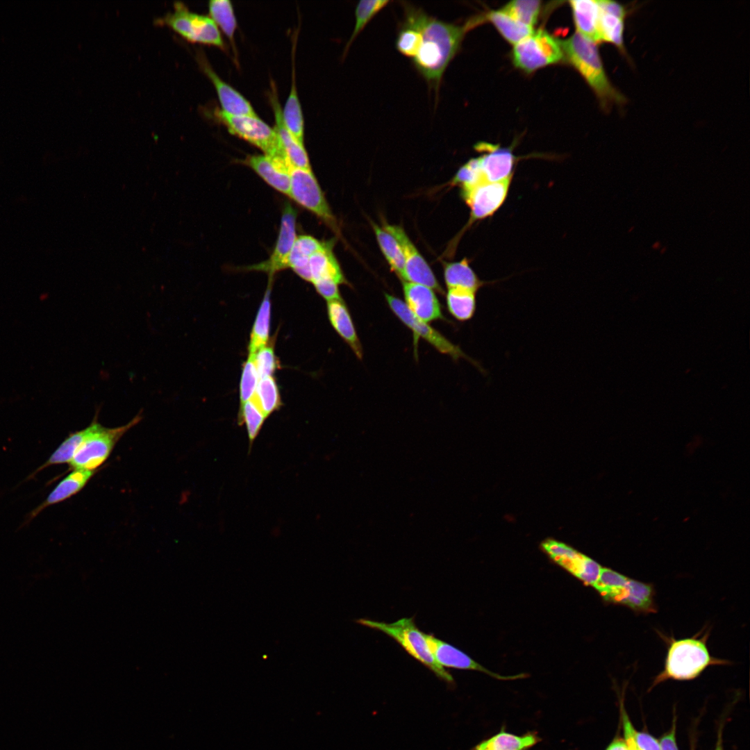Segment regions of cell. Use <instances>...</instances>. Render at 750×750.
<instances>
[{"mask_svg": "<svg viewBox=\"0 0 750 750\" xmlns=\"http://www.w3.org/2000/svg\"><path fill=\"white\" fill-rule=\"evenodd\" d=\"M626 17L625 15L615 13L599 6V32L601 42L611 43L623 54L626 53L624 42Z\"/></svg>", "mask_w": 750, "mask_h": 750, "instance_id": "28", "label": "cell"}, {"mask_svg": "<svg viewBox=\"0 0 750 750\" xmlns=\"http://www.w3.org/2000/svg\"><path fill=\"white\" fill-rule=\"evenodd\" d=\"M444 277L448 289L462 288L475 292L485 285L494 282L481 280L466 258L460 261L445 263Z\"/></svg>", "mask_w": 750, "mask_h": 750, "instance_id": "25", "label": "cell"}, {"mask_svg": "<svg viewBox=\"0 0 750 750\" xmlns=\"http://www.w3.org/2000/svg\"><path fill=\"white\" fill-rule=\"evenodd\" d=\"M98 470L73 469L49 494L45 501L35 508L28 518L32 519L47 507L67 500L79 492Z\"/></svg>", "mask_w": 750, "mask_h": 750, "instance_id": "21", "label": "cell"}, {"mask_svg": "<svg viewBox=\"0 0 750 750\" xmlns=\"http://www.w3.org/2000/svg\"><path fill=\"white\" fill-rule=\"evenodd\" d=\"M719 740H718L717 745L716 747L715 750H723L722 747V743H721V738H719Z\"/></svg>", "mask_w": 750, "mask_h": 750, "instance_id": "51", "label": "cell"}, {"mask_svg": "<svg viewBox=\"0 0 750 750\" xmlns=\"http://www.w3.org/2000/svg\"><path fill=\"white\" fill-rule=\"evenodd\" d=\"M512 178L497 182L484 181L461 196L470 208L469 224L492 216L504 203Z\"/></svg>", "mask_w": 750, "mask_h": 750, "instance_id": "12", "label": "cell"}, {"mask_svg": "<svg viewBox=\"0 0 750 750\" xmlns=\"http://www.w3.org/2000/svg\"><path fill=\"white\" fill-rule=\"evenodd\" d=\"M485 180L478 158H472L459 168L451 184L458 185L461 192L474 188Z\"/></svg>", "mask_w": 750, "mask_h": 750, "instance_id": "41", "label": "cell"}, {"mask_svg": "<svg viewBox=\"0 0 750 750\" xmlns=\"http://www.w3.org/2000/svg\"><path fill=\"white\" fill-rule=\"evenodd\" d=\"M269 283L250 335L249 355L251 356L254 355L259 349L266 346L269 339L271 313V282L269 281Z\"/></svg>", "mask_w": 750, "mask_h": 750, "instance_id": "29", "label": "cell"}, {"mask_svg": "<svg viewBox=\"0 0 750 750\" xmlns=\"http://www.w3.org/2000/svg\"><path fill=\"white\" fill-rule=\"evenodd\" d=\"M561 42L544 30L533 31L514 45V65L526 73L556 64L564 58Z\"/></svg>", "mask_w": 750, "mask_h": 750, "instance_id": "7", "label": "cell"}, {"mask_svg": "<svg viewBox=\"0 0 750 750\" xmlns=\"http://www.w3.org/2000/svg\"><path fill=\"white\" fill-rule=\"evenodd\" d=\"M379 247L387 260L391 270L403 281L405 262L402 249L396 238L376 224H372Z\"/></svg>", "mask_w": 750, "mask_h": 750, "instance_id": "32", "label": "cell"}, {"mask_svg": "<svg viewBox=\"0 0 750 750\" xmlns=\"http://www.w3.org/2000/svg\"><path fill=\"white\" fill-rule=\"evenodd\" d=\"M252 399L266 417L281 405L278 388L272 376L260 378Z\"/></svg>", "mask_w": 750, "mask_h": 750, "instance_id": "35", "label": "cell"}, {"mask_svg": "<svg viewBox=\"0 0 750 750\" xmlns=\"http://www.w3.org/2000/svg\"><path fill=\"white\" fill-rule=\"evenodd\" d=\"M269 99L274 111L275 127L286 155L296 168L311 171L309 158L304 145L300 144L287 128L282 117V108L278 101L276 88L272 84Z\"/></svg>", "mask_w": 750, "mask_h": 750, "instance_id": "19", "label": "cell"}, {"mask_svg": "<svg viewBox=\"0 0 750 750\" xmlns=\"http://www.w3.org/2000/svg\"><path fill=\"white\" fill-rule=\"evenodd\" d=\"M446 303L452 317L460 322L468 321L476 310V292L462 288L448 289Z\"/></svg>", "mask_w": 750, "mask_h": 750, "instance_id": "31", "label": "cell"}, {"mask_svg": "<svg viewBox=\"0 0 750 750\" xmlns=\"http://www.w3.org/2000/svg\"><path fill=\"white\" fill-rule=\"evenodd\" d=\"M333 246L332 241L326 242L322 249L316 251L309 258L312 283L322 279L333 280L338 285L347 283L340 265L333 253Z\"/></svg>", "mask_w": 750, "mask_h": 750, "instance_id": "23", "label": "cell"}, {"mask_svg": "<svg viewBox=\"0 0 750 750\" xmlns=\"http://www.w3.org/2000/svg\"><path fill=\"white\" fill-rule=\"evenodd\" d=\"M157 23L171 27L190 42L224 48L218 26L210 17L190 11L182 2H175L174 11L158 19Z\"/></svg>", "mask_w": 750, "mask_h": 750, "instance_id": "9", "label": "cell"}, {"mask_svg": "<svg viewBox=\"0 0 750 750\" xmlns=\"http://www.w3.org/2000/svg\"><path fill=\"white\" fill-rule=\"evenodd\" d=\"M260 376L257 372L253 358L249 355L244 365L240 384V398L241 404L250 400L255 394Z\"/></svg>", "mask_w": 750, "mask_h": 750, "instance_id": "43", "label": "cell"}, {"mask_svg": "<svg viewBox=\"0 0 750 750\" xmlns=\"http://www.w3.org/2000/svg\"><path fill=\"white\" fill-rule=\"evenodd\" d=\"M708 633L702 638H672L662 672L655 683L664 680H691L697 677L708 666L727 664V660L712 657L707 647Z\"/></svg>", "mask_w": 750, "mask_h": 750, "instance_id": "3", "label": "cell"}, {"mask_svg": "<svg viewBox=\"0 0 750 750\" xmlns=\"http://www.w3.org/2000/svg\"><path fill=\"white\" fill-rule=\"evenodd\" d=\"M541 2L535 0H515L506 3L501 10L515 19L531 27L538 21Z\"/></svg>", "mask_w": 750, "mask_h": 750, "instance_id": "40", "label": "cell"}, {"mask_svg": "<svg viewBox=\"0 0 750 750\" xmlns=\"http://www.w3.org/2000/svg\"><path fill=\"white\" fill-rule=\"evenodd\" d=\"M404 11L405 18L397 35L396 47L400 53L413 58L420 47L422 35L412 15L406 9Z\"/></svg>", "mask_w": 750, "mask_h": 750, "instance_id": "34", "label": "cell"}, {"mask_svg": "<svg viewBox=\"0 0 750 750\" xmlns=\"http://www.w3.org/2000/svg\"><path fill=\"white\" fill-rule=\"evenodd\" d=\"M624 606L638 613L656 612L657 609L653 585L631 578L629 593Z\"/></svg>", "mask_w": 750, "mask_h": 750, "instance_id": "33", "label": "cell"}, {"mask_svg": "<svg viewBox=\"0 0 750 750\" xmlns=\"http://www.w3.org/2000/svg\"><path fill=\"white\" fill-rule=\"evenodd\" d=\"M569 4L577 33L596 44L599 43L598 1L574 0Z\"/></svg>", "mask_w": 750, "mask_h": 750, "instance_id": "22", "label": "cell"}, {"mask_svg": "<svg viewBox=\"0 0 750 750\" xmlns=\"http://www.w3.org/2000/svg\"><path fill=\"white\" fill-rule=\"evenodd\" d=\"M327 313L328 319L338 334L350 347L357 358L362 359V345L349 311L342 298L327 302Z\"/></svg>", "mask_w": 750, "mask_h": 750, "instance_id": "20", "label": "cell"}, {"mask_svg": "<svg viewBox=\"0 0 750 750\" xmlns=\"http://www.w3.org/2000/svg\"><path fill=\"white\" fill-rule=\"evenodd\" d=\"M142 419V411H140L126 424L108 428L98 422L96 415L91 424L86 427L85 440L69 463L71 469L98 470L97 468L108 459L117 442Z\"/></svg>", "mask_w": 750, "mask_h": 750, "instance_id": "5", "label": "cell"}, {"mask_svg": "<svg viewBox=\"0 0 750 750\" xmlns=\"http://www.w3.org/2000/svg\"><path fill=\"white\" fill-rule=\"evenodd\" d=\"M385 300L392 312L413 333L415 351L420 338L428 342L439 352L449 356L453 360L465 359L476 367L481 372L484 369L478 361L468 356L459 346L453 344L442 334L417 317L400 299L385 293Z\"/></svg>", "mask_w": 750, "mask_h": 750, "instance_id": "8", "label": "cell"}, {"mask_svg": "<svg viewBox=\"0 0 750 750\" xmlns=\"http://www.w3.org/2000/svg\"><path fill=\"white\" fill-rule=\"evenodd\" d=\"M240 162L251 167L273 188L289 195L290 171L293 167L290 160L274 159L266 155H252Z\"/></svg>", "mask_w": 750, "mask_h": 750, "instance_id": "15", "label": "cell"}, {"mask_svg": "<svg viewBox=\"0 0 750 750\" xmlns=\"http://www.w3.org/2000/svg\"><path fill=\"white\" fill-rule=\"evenodd\" d=\"M87 428L70 433L52 453L49 459L32 474V476L47 467L69 463L76 449L85 440Z\"/></svg>", "mask_w": 750, "mask_h": 750, "instance_id": "36", "label": "cell"}, {"mask_svg": "<svg viewBox=\"0 0 750 750\" xmlns=\"http://www.w3.org/2000/svg\"><path fill=\"white\" fill-rule=\"evenodd\" d=\"M622 719L623 723L624 741L628 750H639L637 747L630 732V726L632 724L626 710L622 707Z\"/></svg>", "mask_w": 750, "mask_h": 750, "instance_id": "48", "label": "cell"}, {"mask_svg": "<svg viewBox=\"0 0 750 750\" xmlns=\"http://www.w3.org/2000/svg\"><path fill=\"white\" fill-rule=\"evenodd\" d=\"M390 1L388 0H363L360 1L355 10L356 23L352 34L347 44L344 51H347L353 41L357 38L365 26L384 8Z\"/></svg>", "mask_w": 750, "mask_h": 750, "instance_id": "39", "label": "cell"}, {"mask_svg": "<svg viewBox=\"0 0 750 750\" xmlns=\"http://www.w3.org/2000/svg\"><path fill=\"white\" fill-rule=\"evenodd\" d=\"M588 585L593 586L598 580L601 565L592 558L581 554L560 565Z\"/></svg>", "mask_w": 750, "mask_h": 750, "instance_id": "38", "label": "cell"}, {"mask_svg": "<svg viewBox=\"0 0 750 750\" xmlns=\"http://www.w3.org/2000/svg\"><path fill=\"white\" fill-rule=\"evenodd\" d=\"M294 69L293 67L291 88L284 108L282 109V117L289 131L300 144L303 145L304 121L297 94Z\"/></svg>", "mask_w": 750, "mask_h": 750, "instance_id": "30", "label": "cell"}, {"mask_svg": "<svg viewBox=\"0 0 750 750\" xmlns=\"http://www.w3.org/2000/svg\"><path fill=\"white\" fill-rule=\"evenodd\" d=\"M358 624L379 631L394 639L411 656L432 671L440 679L453 685L452 676L435 660L425 633L416 626L414 618H401L392 623L359 619Z\"/></svg>", "mask_w": 750, "mask_h": 750, "instance_id": "4", "label": "cell"}, {"mask_svg": "<svg viewBox=\"0 0 750 750\" xmlns=\"http://www.w3.org/2000/svg\"><path fill=\"white\" fill-rule=\"evenodd\" d=\"M418 24L422 35L420 47L412 62L435 90L439 88L443 74L460 49L466 33L482 22L473 17L462 25L447 23L427 15L421 8L405 4Z\"/></svg>", "mask_w": 750, "mask_h": 750, "instance_id": "1", "label": "cell"}, {"mask_svg": "<svg viewBox=\"0 0 750 750\" xmlns=\"http://www.w3.org/2000/svg\"><path fill=\"white\" fill-rule=\"evenodd\" d=\"M540 741L536 733L517 735L502 730L478 743L472 750H528Z\"/></svg>", "mask_w": 750, "mask_h": 750, "instance_id": "26", "label": "cell"}, {"mask_svg": "<svg viewBox=\"0 0 750 750\" xmlns=\"http://www.w3.org/2000/svg\"><path fill=\"white\" fill-rule=\"evenodd\" d=\"M475 149L483 154L478 157L485 178L488 182H497L512 178L517 158L510 148L488 142H479Z\"/></svg>", "mask_w": 750, "mask_h": 750, "instance_id": "14", "label": "cell"}, {"mask_svg": "<svg viewBox=\"0 0 750 750\" xmlns=\"http://www.w3.org/2000/svg\"><path fill=\"white\" fill-rule=\"evenodd\" d=\"M484 17L495 26L505 40L513 45L534 31L533 27L515 19L501 9L490 11Z\"/></svg>", "mask_w": 750, "mask_h": 750, "instance_id": "27", "label": "cell"}, {"mask_svg": "<svg viewBox=\"0 0 750 750\" xmlns=\"http://www.w3.org/2000/svg\"><path fill=\"white\" fill-rule=\"evenodd\" d=\"M425 637L435 660L442 667L480 671L499 679L517 678V676H504L490 672L461 650L435 638L433 634L425 633Z\"/></svg>", "mask_w": 750, "mask_h": 750, "instance_id": "17", "label": "cell"}, {"mask_svg": "<svg viewBox=\"0 0 750 750\" xmlns=\"http://www.w3.org/2000/svg\"><path fill=\"white\" fill-rule=\"evenodd\" d=\"M289 196L316 215L333 230H338L335 218L312 171L294 167L292 168Z\"/></svg>", "mask_w": 750, "mask_h": 750, "instance_id": "10", "label": "cell"}, {"mask_svg": "<svg viewBox=\"0 0 750 750\" xmlns=\"http://www.w3.org/2000/svg\"><path fill=\"white\" fill-rule=\"evenodd\" d=\"M251 356L253 358L260 378L272 376L278 367V362L272 347L266 345Z\"/></svg>", "mask_w": 750, "mask_h": 750, "instance_id": "44", "label": "cell"}, {"mask_svg": "<svg viewBox=\"0 0 750 750\" xmlns=\"http://www.w3.org/2000/svg\"><path fill=\"white\" fill-rule=\"evenodd\" d=\"M542 546L549 556L560 565L574 558L579 553L567 544L553 540H546Z\"/></svg>", "mask_w": 750, "mask_h": 750, "instance_id": "45", "label": "cell"}, {"mask_svg": "<svg viewBox=\"0 0 750 750\" xmlns=\"http://www.w3.org/2000/svg\"><path fill=\"white\" fill-rule=\"evenodd\" d=\"M676 723L674 721L671 730L665 734L660 739V750H678L676 741Z\"/></svg>", "mask_w": 750, "mask_h": 750, "instance_id": "49", "label": "cell"}, {"mask_svg": "<svg viewBox=\"0 0 750 750\" xmlns=\"http://www.w3.org/2000/svg\"><path fill=\"white\" fill-rule=\"evenodd\" d=\"M317 292L328 301L340 299L338 284L333 280L322 279L313 283Z\"/></svg>", "mask_w": 750, "mask_h": 750, "instance_id": "47", "label": "cell"}, {"mask_svg": "<svg viewBox=\"0 0 750 750\" xmlns=\"http://www.w3.org/2000/svg\"><path fill=\"white\" fill-rule=\"evenodd\" d=\"M297 210L290 203L285 204L278 238L271 256L265 261L248 267L249 270L265 272L272 278L276 272L288 268V256L297 238Z\"/></svg>", "mask_w": 750, "mask_h": 750, "instance_id": "13", "label": "cell"}, {"mask_svg": "<svg viewBox=\"0 0 750 750\" xmlns=\"http://www.w3.org/2000/svg\"><path fill=\"white\" fill-rule=\"evenodd\" d=\"M210 18L223 33L233 41L237 21L232 3L229 0H212L208 3Z\"/></svg>", "mask_w": 750, "mask_h": 750, "instance_id": "37", "label": "cell"}, {"mask_svg": "<svg viewBox=\"0 0 750 750\" xmlns=\"http://www.w3.org/2000/svg\"><path fill=\"white\" fill-rule=\"evenodd\" d=\"M561 44L564 55L592 90L604 110L627 102L626 97L609 80L596 43L576 32Z\"/></svg>", "mask_w": 750, "mask_h": 750, "instance_id": "2", "label": "cell"}, {"mask_svg": "<svg viewBox=\"0 0 750 750\" xmlns=\"http://www.w3.org/2000/svg\"><path fill=\"white\" fill-rule=\"evenodd\" d=\"M214 115L229 133L257 147L265 155L274 159L289 160L276 130L258 116L233 115L218 108Z\"/></svg>", "mask_w": 750, "mask_h": 750, "instance_id": "6", "label": "cell"}, {"mask_svg": "<svg viewBox=\"0 0 750 750\" xmlns=\"http://www.w3.org/2000/svg\"><path fill=\"white\" fill-rule=\"evenodd\" d=\"M197 60L203 72L212 81L218 95L222 110L233 115L257 116L249 101L226 82L223 81L212 69L205 56L201 53Z\"/></svg>", "mask_w": 750, "mask_h": 750, "instance_id": "16", "label": "cell"}, {"mask_svg": "<svg viewBox=\"0 0 750 750\" xmlns=\"http://www.w3.org/2000/svg\"><path fill=\"white\" fill-rule=\"evenodd\" d=\"M630 732L639 750H660L659 741L652 735L636 731L632 724Z\"/></svg>", "mask_w": 750, "mask_h": 750, "instance_id": "46", "label": "cell"}, {"mask_svg": "<svg viewBox=\"0 0 750 750\" xmlns=\"http://www.w3.org/2000/svg\"><path fill=\"white\" fill-rule=\"evenodd\" d=\"M266 419V416L252 399L241 404L239 422L245 424L251 446L259 435Z\"/></svg>", "mask_w": 750, "mask_h": 750, "instance_id": "42", "label": "cell"}, {"mask_svg": "<svg viewBox=\"0 0 750 750\" xmlns=\"http://www.w3.org/2000/svg\"><path fill=\"white\" fill-rule=\"evenodd\" d=\"M405 303L419 319L430 322L446 319L434 290L427 286L403 282Z\"/></svg>", "mask_w": 750, "mask_h": 750, "instance_id": "18", "label": "cell"}, {"mask_svg": "<svg viewBox=\"0 0 750 750\" xmlns=\"http://www.w3.org/2000/svg\"><path fill=\"white\" fill-rule=\"evenodd\" d=\"M630 579L613 569L602 567L592 587L606 601L624 606L629 593Z\"/></svg>", "mask_w": 750, "mask_h": 750, "instance_id": "24", "label": "cell"}, {"mask_svg": "<svg viewBox=\"0 0 750 750\" xmlns=\"http://www.w3.org/2000/svg\"><path fill=\"white\" fill-rule=\"evenodd\" d=\"M383 228L396 238L402 249L405 262L403 282L425 285L442 294L443 290L432 269L403 229L399 226L388 224H385Z\"/></svg>", "mask_w": 750, "mask_h": 750, "instance_id": "11", "label": "cell"}, {"mask_svg": "<svg viewBox=\"0 0 750 750\" xmlns=\"http://www.w3.org/2000/svg\"><path fill=\"white\" fill-rule=\"evenodd\" d=\"M606 750H628L624 740L615 739Z\"/></svg>", "mask_w": 750, "mask_h": 750, "instance_id": "50", "label": "cell"}]
</instances>
